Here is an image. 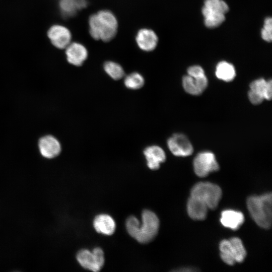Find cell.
Masks as SVG:
<instances>
[{"instance_id": "obj_1", "label": "cell", "mask_w": 272, "mask_h": 272, "mask_svg": "<svg viewBox=\"0 0 272 272\" xmlns=\"http://www.w3.org/2000/svg\"><path fill=\"white\" fill-rule=\"evenodd\" d=\"M142 224L138 219L130 216L126 220V228L128 234L139 242L146 243L156 236L159 228V220L153 212L146 210L142 215Z\"/></svg>"}, {"instance_id": "obj_2", "label": "cell", "mask_w": 272, "mask_h": 272, "mask_svg": "<svg viewBox=\"0 0 272 272\" xmlns=\"http://www.w3.org/2000/svg\"><path fill=\"white\" fill-rule=\"evenodd\" d=\"M89 32L93 38L105 42L110 41L116 34L118 22L115 15L108 10H101L89 19Z\"/></svg>"}, {"instance_id": "obj_3", "label": "cell", "mask_w": 272, "mask_h": 272, "mask_svg": "<svg viewBox=\"0 0 272 272\" xmlns=\"http://www.w3.org/2000/svg\"><path fill=\"white\" fill-rule=\"evenodd\" d=\"M271 193L253 195L247 201L248 210L255 222L260 227L268 229L271 225Z\"/></svg>"}, {"instance_id": "obj_4", "label": "cell", "mask_w": 272, "mask_h": 272, "mask_svg": "<svg viewBox=\"0 0 272 272\" xmlns=\"http://www.w3.org/2000/svg\"><path fill=\"white\" fill-rule=\"evenodd\" d=\"M190 196L202 201L210 209H215L221 199L222 190L217 185L208 182H200L192 188Z\"/></svg>"}, {"instance_id": "obj_5", "label": "cell", "mask_w": 272, "mask_h": 272, "mask_svg": "<svg viewBox=\"0 0 272 272\" xmlns=\"http://www.w3.org/2000/svg\"><path fill=\"white\" fill-rule=\"evenodd\" d=\"M221 257L226 264L233 265L236 262H242L246 256L243 243L238 237L223 240L220 244Z\"/></svg>"}, {"instance_id": "obj_6", "label": "cell", "mask_w": 272, "mask_h": 272, "mask_svg": "<svg viewBox=\"0 0 272 272\" xmlns=\"http://www.w3.org/2000/svg\"><path fill=\"white\" fill-rule=\"evenodd\" d=\"M76 259L83 267L95 272L99 271L104 263V253L99 247L94 248L91 252L82 249L78 252Z\"/></svg>"}, {"instance_id": "obj_7", "label": "cell", "mask_w": 272, "mask_h": 272, "mask_svg": "<svg viewBox=\"0 0 272 272\" xmlns=\"http://www.w3.org/2000/svg\"><path fill=\"white\" fill-rule=\"evenodd\" d=\"M195 173L200 177H204L210 173L217 171L219 166L214 154L210 152H203L198 154L193 161Z\"/></svg>"}, {"instance_id": "obj_8", "label": "cell", "mask_w": 272, "mask_h": 272, "mask_svg": "<svg viewBox=\"0 0 272 272\" xmlns=\"http://www.w3.org/2000/svg\"><path fill=\"white\" fill-rule=\"evenodd\" d=\"M167 145L171 153L176 156H188L193 151L192 146L188 139L180 133H176L170 138L167 141Z\"/></svg>"}, {"instance_id": "obj_9", "label": "cell", "mask_w": 272, "mask_h": 272, "mask_svg": "<svg viewBox=\"0 0 272 272\" xmlns=\"http://www.w3.org/2000/svg\"><path fill=\"white\" fill-rule=\"evenodd\" d=\"M38 148L42 157L48 160L56 158L61 151L59 142L51 135L41 137L38 141Z\"/></svg>"}, {"instance_id": "obj_10", "label": "cell", "mask_w": 272, "mask_h": 272, "mask_svg": "<svg viewBox=\"0 0 272 272\" xmlns=\"http://www.w3.org/2000/svg\"><path fill=\"white\" fill-rule=\"evenodd\" d=\"M47 35L52 44L58 48H65L71 43V33L63 26H52L49 29Z\"/></svg>"}, {"instance_id": "obj_11", "label": "cell", "mask_w": 272, "mask_h": 272, "mask_svg": "<svg viewBox=\"0 0 272 272\" xmlns=\"http://www.w3.org/2000/svg\"><path fill=\"white\" fill-rule=\"evenodd\" d=\"M65 54L67 61L75 66H80L86 60L88 51L83 44L73 42L65 48Z\"/></svg>"}, {"instance_id": "obj_12", "label": "cell", "mask_w": 272, "mask_h": 272, "mask_svg": "<svg viewBox=\"0 0 272 272\" xmlns=\"http://www.w3.org/2000/svg\"><path fill=\"white\" fill-rule=\"evenodd\" d=\"M135 40L141 50L148 52L155 49L158 39L154 31L150 29L143 28L138 32Z\"/></svg>"}, {"instance_id": "obj_13", "label": "cell", "mask_w": 272, "mask_h": 272, "mask_svg": "<svg viewBox=\"0 0 272 272\" xmlns=\"http://www.w3.org/2000/svg\"><path fill=\"white\" fill-rule=\"evenodd\" d=\"M148 167L152 170L158 169L160 164L166 160L164 151L159 146L153 145L147 147L144 151Z\"/></svg>"}, {"instance_id": "obj_14", "label": "cell", "mask_w": 272, "mask_h": 272, "mask_svg": "<svg viewBox=\"0 0 272 272\" xmlns=\"http://www.w3.org/2000/svg\"><path fill=\"white\" fill-rule=\"evenodd\" d=\"M208 208L199 199L190 196L187 203V210L189 216L194 220H203L207 215Z\"/></svg>"}, {"instance_id": "obj_15", "label": "cell", "mask_w": 272, "mask_h": 272, "mask_svg": "<svg viewBox=\"0 0 272 272\" xmlns=\"http://www.w3.org/2000/svg\"><path fill=\"white\" fill-rule=\"evenodd\" d=\"M244 221L243 214L239 211L226 210L221 213L220 222L225 227L233 230L238 229Z\"/></svg>"}, {"instance_id": "obj_16", "label": "cell", "mask_w": 272, "mask_h": 272, "mask_svg": "<svg viewBox=\"0 0 272 272\" xmlns=\"http://www.w3.org/2000/svg\"><path fill=\"white\" fill-rule=\"evenodd\" d=\"M96 231L106 235H111L115 231L116 225L113 219L109 215L101 214L97 216L93 222Z\"/></svg>"}, {"instance_id": "obj_17", "label": "cell", "mask_w": 272, "mask_h": 272, "mask_svg": "<svg viewBox=\"0 0 272 272\" xmlns=\"http://www.w3.org/2000/svg\"><path fill=\"white\" fill-rule=\"evenodd\" d=\"M87 0H60L59 6L61 14L65 17L74 16L87 6Z\"/></svg>"}, {"instance_id": "obj_18", "label": "cell", "mask_w": 272, "mask_h": 272, "mask_svg": "<svg viewBox=\"0 0 272 272\" xmlns=\"http://www.w3.org/2000/svg\"><path fill=\"white\" fill-rule=\"evenodd\" d=\"M250 90L261 95L264 99L270 100L272 96V82L261 78L254 80L250 84Z\"/></svg>"}, {"instance_id": "obj_19", "label": "cell", "mask_w": 272, "mask_h": 272, "mask_svg": "<svg viewBox=\"0 0 272 272\" xmlns=\"http://www.w3.org/2000/svg\"><path fill=\"white\" fill-rule=\"evenodd\" d=\"M217 77L225 82L232 81L236 76V71L234 66L225 61L219 62L216 67Z\"/></svg>"}, {"instance_id": "obj_20", "label": "cell", "mask_w": 272, "mask_h": 272, "mask_svg": "<svg viewBox=\"0 0 272 272\" xmlns=\"http://www.w3.org/2000/svg\"><path fill=\"white\" fill-rule=\"evenodd\" d=\"M205 25L210 28L220 26L225 20V14L210 10L205 7L202 9Z\"/></svg>"}, {"instance_id": "obj_21", "label": "cell", "mask_w": 272, "mask_h": 272, "mask_svg": "<svg viewBox=\"0 0 272 272\" xmlns=\"http://www.w3.org/2000/svg\"><path fill=\"white\" fill-rule=\"evenodd\" d=\"M103 68L106 74L115 80L121 79L124 75L122 67L117 62L112 61H106L104 64Z\"/></svg>"}, {"instance_id": "obj_22", "label": "cell", "mask_w": 272, "mask_h": 272, "mask_svg": "<svg viewBox=\"0 0 272 272\" xmlns=\"http://www.w3.org/2000/svg\"><path fill=\"white\" fill-rule=\"evenodd\" d=\"M145 83L143 76L137 72L128 75L124 79V84L125 87L131 90H137L142 88Z\"/></svg>"}, {"instance_id": "obj_23", "label": "cell", "mask_w": 272, "mask_h": 272, "mask_svg": "<svg viewBox=\"0 0 272 272\" xmlns=\"http://www.w3.org/2000/svg\"><path fill=\"white\" fill-rule=\"evenodd\" d=\"M203 7L225 15L229 11L228 5L223 0H205Z\"/></svg>"}, {"instance_id": "obj_24", "label": "cell", "mask_w": 272, "mask_h": 272, "mask_svg": "<svg viewBox=\"0 0 272 272\" xmlns=\"http://www.w3.org/2000/svg\"><path fill=\"white\" fill-rule=\"evenodd\" d=\"M182 84L185 91L189 94L198 95L202 93L197 87L194 78L189 75L183 78Z\"/></svg>"}, {"instance_id": "obj_25", "label": "cell", "mask_w": 272, "mask_h": 272, "mask_svg": "<svg viewBox=\"0 0 272 272\" xmlns=\"http://www.w3.org/2000/svg\"><path fill=\"white\" fill-rule=\"evenodd\" d=\"M262 38L267 41L271 42L272 39V19L267 17L264 20L263 27L261 31Z\"/></svg>"}, {"instance_id": "obj_26", "label": "cell", "mask_w": 272, "mask_h": 272, "mask_svg": "<svg viewBox=\"0 0 272 272\" xmlns=\"http://www.w3.org/2000/svg\"><path fill=\"white\" fill-rule=\"evenodd\" d=\"M188 75L195 78L205 75L203 69L199 65H193L187 70Z\"/></svg>"}, {"instance_id": "obj_27", "label": "cell", "mask_w": 272, "mask_h": 272, "mask_svg": "<svg viewBox=\"0 0 272 272\" xmlns=\"http://www.w3.org/2000/svg\"><path fill=\"white\" fill-rule=\"evenodd\" d=\"M248 97L251 103L255 105L261 103L264 99L261 95L251 90L248 92Z\"/></svg>"}, {"instance_id": "obj_28", "label": "cell", "mask_w": 272, "mask_h": 272, "mask_svg": "<svg viewBox=\"0 0 272 272\" xmlns=\"http://www.w3.org/2000/svg\"><path fill=\"white\" fill-rule=\"evenodd\" d=\"M176 271H196L195 269L191 267H182Z\"/></svg>"}]
</instances>
